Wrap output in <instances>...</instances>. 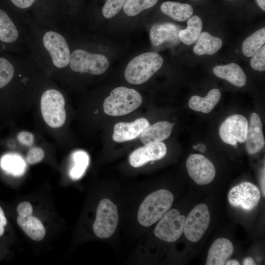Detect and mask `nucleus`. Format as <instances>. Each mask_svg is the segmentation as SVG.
Instances as JSON below:
<instances>
[{
    "mask_svg": "<svg viewBox=\"0 0 265 265\" xmlns=\"http://www.w3.org/2000/svg\"><path fill=\"white\" fill-rule=\"evenodd\" d=\"M174 201L172 192L160 189L149 194L140 204L137 212L139 223L146 227H150L169 211Z\"/></svg>",
    "mask_w": 265,
    "mask_h": 265,
    "instance_id": "1",
    "label": "nucleus"
},
{
    "mask_svg": "<svg viewBox=\"0 0 265 265\" xmlns=\"http://www.w3.org/2000/svg\"><path fill=\"white\" fill-rule=\"evenodd\" d=\"M162 57L158 53L147 52L132 58L124 72L126 80L132 84H140L147 81L162 66Z\"/></svg>",
    "mask_w": 265,
    "mask_h": 265,
    "instance_id": "2",
    "label": "nucleus"
},
{
    "mask_svg": "<svg viewBox=\"0 0 265 265\" xmlns=\"http://www.w3.org/2000/svg\"><path fill=\"white\" fill-rule=\"evenodd\" d=\"M142 102L141 95L135 90L120 86L113 89L106 98L104 111L110 116H123L135 110Z\"/></svg>",
    "mask_w": 265,
    "mask_h": 265,
    "instance_id": "3",
    "label": "nucleus"
},
{
    "mask_svg": "<svg viewBox=\"0 0 265 265\" xmlns=\"http://www.w3.org/2000/svg\"><path fill=\"white\" fill-rule=\"evenodd\" d=\"M43 118L50 127L59 128L66 120L65 100L62 94L55 89H49L42 95L40 102Z\"/></svg>",
    "mask_w": 265,
    "mask_h": 265,
    "instance_id": "4",
    "label": "nucleus"
},
{
    "mask_svg": "<svg viewBox=\"0 0 265 265\" xmlns=\"http://www.w3.org/2000/svg\"><path fill=\"white\" fill-rule=\"evenodd\" d=\"M119 215L116 205L107 198L102 199L97 207L93 231L98 238H107L115 232Z\"/></svg>",
    "mask_w": 265,
    "mask_h": 265,
    "instance_id": "5",
    "label": "nucleus"
},
{
    "mask_svg": "<svg viewBox=\"0 0 265 265\" xmlns=\"http://www.w3.org/2000/svg\"><path fill=\"white\" fill-rule=\"evenodd\" d=\"M70 66L76 72L101 75L107 69L109 63L106 56L101 54L90 53L78 49L70 55Z\"/></svg>",
    "mask_w": 265,
    "mask_h": 265,
    "instance_id": "6",
    "label": "nucleus"
},
{
    "mask_svg": "<svg viewBox=\"0 0 265 265\" xmlns=\"http://www.w3.org/2000/svg\"><path fill=\"white\" fill-rule=\"evenodd\" d=\"M186 217L177 209L167 212L159 219L154 230V234L159 239L167 242L178 239L184 232Z\"/></svg>",
    "mask_w": 265,
    "mask_h": 265,
    "instance_id": "7",
    "label": "nucleus"
},
{
    "mask_svg": "<svg viewBox=\"0 0 265 265\" xmlns=\"http://www.w3.org/2000/svg\"><path fill=\"white\" fill-rule=\"evenodd\" d=\"M210 220L208 206L205 204L196 206L185 220L184 232L186 238L192 242L198 241L207 231Z\"/></svg>",
    "mask_w": 265,
    "mask_h": 265,
    "instance_id": "8",
    "label": "nucleus"
},
{
    "mask_svg": "<svg viewBox=\"0 0 265 265\" xmlns=\"http://www.w3.org/2000/svg\"><path fill=\"white\" fill-rule=\"evenodd\" d=\"M229 203L234 207L250 211L258 205L261 193L257 186L251 183L242 182L232 187L228 193Z\"/></svg>",
    "mask_w": 265,
    "mask_h": 265,
    "instance_id": "9",
    "label": "nucleus"
},
{
    "mask_svg": "<svg viewBox=\"0 0 265 265\" xmlns=\"http://www.w3.org/2000/svg\"><path fill=\"white\" fill-rule=\"evenodd\" d=\"M248 122L244 116L234 114L226 118L221 124L219 134L223 142L236 145L237 142H245L248 131Z\"/></svg>",
    "mask_w": 265,
    "mask_h": 265,
    "instance_id": "10",
    "label": "nucleus"
},
{
    "mask_svg": "<svg viewBox=\"0 0 265 265\" xmlns=\"http://www.w3.org/2000/svg\"><path fill=\"white\" fill-rule=\"evenodd\" d=\"M186 167L189 176L198 185H208L215 178L213 164L202 155H190L187 159Z\"/></svg>",
    "mask_w": 265,
    "mask_h": 265,
    "instance_id": "11",
    "label": "nucleus"
},
{
    "mask_svg": "<svg viewBox=\"0 0 265 265\" xmlns=\"http://www.w3.org/2000/svg\"><path fill=\"white\" fill-rule=\"evenodd\" d=\"M43 42L55 66L62 68L69 64V48L66 40L61 34L52 31L47 32L43 36Z\"/></svg>",
    "mask_w": 265,
    "mask_h": 265,
    "instance_id": "12",
    "label": "nucleus"
},
{
    "mask_svg": "<svg viewBox=\"0 0 265 265\" xmlns=\"http://www.w3.org/2000/svg\"><path fill=\"white\" fill-rule=\"evenodd\" d=\"M166 153V146L162 142L145 145L133 151L129 156V161L132 166L138 168L150 161L162 159Z\"/></svg>",
    "mask_w": 265,
    "mask_h": 265,
    "instance_id": "13",
    "label": "nucleus"
},
{
    "mask_svg": "<svg viewBox=\"0 0 265 265\" xmlns=\"http://www.w3.org/2000/svg\"><path fill=\"white\" fill-rule=\"evenodd\" d=\"M150 125L145 118H139L131 123L118 122L114 127L113 140L117 142L130 141L141 135Z\"/></svg>",
    "mask_w": 265,
    "mask_h": 265,
    "instance_id": "14",
    "label": "nucleus"
},
{
    "mask_svg": "<svg viewBox=\"0 0 265 265\" xmlns=\"http://www.w3.org/2000/svg\"><path fill=\"white\" fill-rule=\"evenodd\" d=\"M245 142L246 151L250 155L257 153L265 146L262 121L256 112L250 115Z\"/></svg>",
    "mask_w": 265,
    "mask_h": 265,
    "instance_id": "15",
    "label": "nucleus"
},
{
    "mask_svg": "<svg viewBox=\"0 0 265 265\" xmlns=\"http://www.w3.org/2000/svg\"><path fill=\"white\" fill-rule=\"evenodd\" d=\"M180 27L170 23L154 25L150 30V39L154 46H159L165 42L176 43L180 40Z\"/></svg>",
    "mask_w": 265,
    "mask_h": 265,
    "instance_id": "16",
    "label": "nucleus"
},
{
    "mask_svg": "<svg viewBox=\"0 0 265 265\" xmlns=\"http://www.w3.org/2000/svg\"><path fill=\"white\" fill-rule=\"evenodd\" d=\"M233 251L234 246L229 239L218 238L214 240L209 250L206 265H225Z\"/></svg>",
    "mask_w": 265,
    "mask_h": 265,
    "instance_id": "17",
    "label": "nucleus"
},
{
    "mask_svg": "<svg viewBox=\"0 0 265 265\" xmlns=\"http://www.w3.org/2000/svg\"><path fill=\"white\" fill-rule=\"evenodd\" d=\"M174 125V123L166 121L149 125L140 135L141 142L148 145L162 142L170 136Z\"/></svg>",
    "mask_w": 265,
    "mask_h": 265,
    "instance_id": "18",
    "label": "nucleus"
},
{
    "mask_svg": "<svg viewBox=\"0 0 265 265\" xmlns=\"http://www.w3.org/2000/svg\"><path fill=\"white\" fill-rule=\"evenodd\" d=\"M213 74L217 77L225 80L237 87H242L246 83L247 78L241 68L237 64L231 63L218 65L213 69Z\"/></svg>",
    "mask_w": 265,
    "mask_h": 265,
    "instance_id": "19",
    "label": "nucleus"
},
{
    "mask_svg": "<svg viewBox=\"0 0 265 265\" xmlns=\"http://www.w3.org/2000/svg\"><path fill=\"white\" fill-rule=\"evenodd\" d=\"M220 98V91L214 88L211 90L205 97L196 95L191 96L188 101V106L195 111L208 113L213 109Z\"/></svg>",
    "mask_w": 265,
    "mask_h": 265,
    "instance_id": "20",
    "label": "nucleus"
},
{
    "mask_svg": "<svg viewBox=\"0 0 265 265\" xmlns=\"http://www.w3.org/2000/svg\"><path fill=\"white\" fill-rule=\"evenodd\" d=\"M17 222L25 233L35 241H40L44 238L45 229L40 220L32 216L19 215Z\"/></svg>",
    "mask_w": 265,
    "mask_h": 265,
    "instance_id": "21",
    "label": "nucleus"
},
{
    "mask_svg": "<svg viewBox=\"0 0 265 265\" xmlns=\"http://www.w3.org/2000/svg\"><path fill=\"white\" fill-rule=\"evenodd\" d=\"M222 44L220 38L214 37L207 32H202L193 48V52L198 55H212L221 48Z\"/></svg>",
    "mask_w": 265,
    "mask_h": 265,
    "instance_id": "22",
    "label": "nucleus"
},
{
    "mask_svg": "<svg viewBox=\"0 0 265 265\" xmlns=\"http://www.w3.org/2000/svg\"><path fill=\"white\" fill-rule=\"evenodd\" d=\"M160 10L164 14L180 22L189 19L193 12L192 7L188 4L170 1L163 2Z\"/></svg>",
    "mask_w": 265,
    "mask_h": 265,
    "instance_id": "23",
    "label": "nucleus"
},
{
    "mask_svg": "<svg viewBox=\"0 0 265 265\" xmlns=\"http://www.w3.org/2000/svg\"><path fill=\"white\" fill-rule=\"evenodd\" d=\"M202 26V21L199 16L194 15L190 17L187 20L186 28L179 31L180 40L187 45L194 43L201 33Z\"/></svg>",
    "mask_w": 265,
    "mask_h": 265,
    "instance_id": "24",
    "label": "nucleus"
},
{
    "mask_svg": "<svg viewBox=\"0 0 265 265\" xmlns=\"http://www.w3.org/2000/svg\"><path fill=\"white\" fill-rule=\"evenodd\" d=\"M265 43V28H262L249 36L243 42L242 51L246 57L252 56Z\"/></svg>",
    "mask_w": 265,
    "mask_h": 265,
    "instance_id": "25",
    "label": "nucleus"
},
{
    "mask_svg": "<svg viewBox=\"0 0 265 265\" xmlns=\"http://www.w3.org/2000/svg\"><path fill=\"white\" fill-rule=\"evenodd\" d=\"M18 37V31L15 25L3 10L0 9V40L12 43Z\"/></svg>",
    "mask_w": 265,
    "mask_h": 265,
    "instance_id": "26",
    "label": "nucleus"
},
{
    "mask_svg": "<svg viewBox=\"0 0 265 265\" xmlns=\"http://www.w3.org/2000/svg\"><path fill=\"white\" fill-rule=\"evenodd\" d=\"M74 165L70 170V176L73 180L80 178L87 169L89 162L88 154L83 151H75L72 155Z\"/></svg>",
    "mask_w": 265,
    "mask_h": 265,
    "instance_id": "27",
    "label": "nucleus"
},
{
    "mask_svg": "<svg viewBox=\"0 0 265 265\" xmlns=\"http://www.w3.org/2000/svg\"><path fill=\"white\" fill-rule=\"evenodd\" d=\"M1 168L6 172L14 175H21L25 169V163L21 158L14 154H7L0 159Z\"/></svg>",
    "mask_w": 265,
    "mask_h": 265,
    "instance_id": "28",
    "label": "nucleus"
},
{
    "mask_svg": "<svg viewBox=\"0 0 265 265\" xmlns=\"http://www.w3.org/2000/svg\"><path fill=\"white\" fill-rule=\"evenodd\" d=\"M158 0H127L123 8L125 13L134 16L144 10L154 6Z\"/></svg>",
    "mask_w": 265,
    "mask_h": 265,
    "instance_id": "29",
    "label": "nucleus"
},
{
    "mask_svg": "<svg viewBox=\"0 0 265 265\" xmlns=\"http://www.w3.org/2000/svg\"><path fill=\"white\" fill-rule=\"evenodd\" d=\"M14 73L13 65L6 59L0 57V88L10 81Z\"/></svg>",
    "mask_w": 265,
    "mask_h": 265,
    "instance_id": "30",
    "label": "nucleus"
},
{
    "mask_svg": "<svg viewBox=\"0 0 265 265\" xmlns=\"http://www.w3.org/2000/svg\"><path fill=\"white\" fill-rule=\"evenodd\" d=\"M127 0H106L102 14L106 18H110L119 12Z\"/></svg>",
    "mask_w": 265,
    "mask_h": 265,
    "instance_id": "31",
    "label": "nucleus"
},
{
    "mask_svg": "<svg viewBox=\"0 0 265 265\" xmlns=\"http://www.w3.org/2000/svg\"><path fill=\"white\" fill-rule=\"evenodd\" d=\"M250 60L251 67L258 71L265 70V46H263L252 56Z\"/></svg>",
    "mask_w": 265,
    "mask_h": 265,
    "instance_id": "32",
    "label": "nucleus"
},
{
    "mask_svg": "<svg viewBox=\"0 0 265 265\" xmlns=\"http://www.w3.org/2000/svg\"><path fill=\"white\" fill-rule=\"evenodd\" d=\"M45 153L41 148L34 147L30 149L26 157L27 162L34 164L41 161L44 158Z\"/></svg>",
    "mask_w": 265,
    "mask_h": 265,
    "instance_id": "33",
    "label": "nucleus"
},
{
    "mask_svg": "<svg viewBox=\"0 0 265 265\" xmlns=\"http://www.w3.org/2000/svg\"><path fill=\"white\" fill-rule=\"evenodd\" d=\"M19 142L25 146H30L34 143V135L32 133L27 131L20 132L17 136Z\"/></svg>",
    "mask_w": 265,
    "mask_h": 265,
    "instance_id": "34",
    "label": "nucleus"
},
{
    "mask_svg": "<svg viewBox=\"0 0 265 265\" xmlns=\"http://www.w3.org/2000/svg\"><path fill=\"white\" fill-rule=\"evenodd\" d=\"M17 212L19 215L27 216L32 215L33 210L31 204L25 201L20 203L18 205Z\"/></svg>",
    "mask_w": 265,
    "mask_h": 265,
    "instance_id": "35",
    "label": "nucleus"
},
{
    "mask_svg": "<svg viewBox=\"0 0 265 265\" xmlns=\"http://www.w3.org/2000/svg\"><path fill=\"white\" fill-rule=\"evenodd\" d=\"M17 7L25 9L30 7L35 0H10Z\"/></svg>",
    "mask_w": 265,
    "mask_h": 265,
    "instance_id": "36",
    "label": "nucleus"
},
{
    "mask_svg": "<svg viewBox=\"0 0 265 265\" xmlns=\"http://www.w3.org/2000/svg\"><path fill=\"white\" fill-rule=\"evenodd\" d=\"M6 224L7 220L4 212L0 207V237L3 234L4 231V226H6Z\"/></svg>",
    "mask_w": 265,
    "mask_h": 265,
    "instance_id": "37",
    "label": "nucleus"
},
{
    "mask_svg": "<svg viewBox=\"0 0 265 265\" xmlns=\"http://www.w3.org/2000/svg\"><path fill=\"white\" fill-rule=\"evenodd\" d=\"M193 149L203 153H204L206 150V147L205 145L202 143L198 144L197 146L193 145Z\"/></svg>",
    "mask_w": 265,
    "mask_h": 265,
    "instance_id": "38",
    "label": "nucleus"
},
{
    "mask_svg": "<svg viewBox=\"0 0 265 265\" xmlns=\"http://www.w3.org/2000/svg\"><path fill=\"white\" fill-rule=\"evenodd\" d=\"M243 265H256L255 262L254 260L250 258L247 257L245 258L243 261Z\"/></svg>",
    "mask_w": 265,
    "mask_h": 265,
    "instance_id": "39",
    "label": "nucleus"
},
{
    "mask_svg": "<svg viewBox=\"0 0 265 265\" xmlns=\"http://www.w3.org/2000/svg\"><path fill=\"white\" fill-rule=\"evenodd\" d=\"M265 169H264V171L262 173V176L261 178V188L264 196H265Z\"/></svg>",
    "mask_w": 265,
    "mask_h": 265,
    "instance_id": "40",
    "label": "nucleus"
},
{
    "mask_svg": "<svg viewBox=\"0 0 265 265\" xmlns=\"http://www.w3.org/2000/svg\"><path fill=\"white\" fill-rule=\"evenodd\" d=\"M258 6L264 11L265 10V0H256Z\"/></svg>",
    "mask_w": 265,
    "mask_h": 265,
    "instance_id": "41",
    "label": "nucleus"
},
{
    "mask_svg": "<svg viewBox=\"0 0 265 265\" xmlns=\"http://www.w3.org/2000/svg\"><path fill=\"white\" fill-rule=\"evenodd\" d=\"M227 265H239V262L236 260H231L228 261H227L226 264Z\"/></svg>",
    "mask_w": 265,
    "mask_h": 265,
    "instance_id": "42",
    "label": "nucleus"
}]
</instances>
